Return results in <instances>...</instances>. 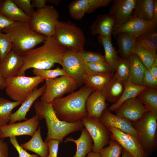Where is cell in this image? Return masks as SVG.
<instances>
[{
    "label": "cell",
    "mask_w": 157,
    "mask_h": 157,
    "mask_svg": "<svg viewBox=\"0 0 157 157\" xmlns=\"http://www.w3.org/2000/svg\"><path fill=\"white\" fill-rule=\"evenodd\" d=\"M33 72L35 76H39L45 81L54 79L59 76L67 75L64 70L59 67L54 69H33Z\"/></svg>",
    "instance_id": "cell-38"
},
{
    "label": "cell",
    "mask_w": 157,
    "mask_h": 157,
    "mask_svg": "<svg viewBox=\"0 0 157 157\" xmlns=\"http://www.w3.org/2000/svg\"><path fill=\"white\" fill-rule=\"evenodd\" d=\"M124 89L121 96L115 103L108 109L111 112L114 111L125 101L137 97L140 92L147 87L134 85L127 81H124Z\"/></svg>",
    "instance_id": "cell-30"
},
{
    "label": "cell",
    "mask_w": 157,
    "mask_h": 157,
    "mask_svg": "<svg viewBox=\"0 0 157 157\" xmlns=\"http://www.w3.org/2000/svg\"><path fill=\"white\" fill-rule=\"evenodd\" d=\"M124 89V82L117 79L113 75L101 90V92L106 101L114 104L119 99Z\"/></svg>",
    "instance_id": "cell-24"
},
{
    "label": "cell",
    "mask_w": 157,
    "mask_h": 157,
    "mask_svg": "<svg viewBox=\"0 0 157 157\" xmlns=\"http://www.w3.org/2000/svg\"><path fill=\"white\" fill-rule=\"evenodd\" d=\"M109 145L99 152L101 157H121L123 148L117 141L111 140Z\"/></svg>",
    "instance_id": "cell-39"
},
{
    "label": "cell",
    "mask_w": 157,
    "mask_h": 157,
    "mask_svg": "<svg viewBox=\"0 0 157 157\" xmlns=\"http://www.w3.org/2000/svg\"><path fill=\"white\" fill-rule=\"evenodd\" d=\"M15 22L8 18L4 15L0 13V32L9 27Z\"/></svg>",
    "instance_id": "cell-48"
},
{
    "label": "cell",
    "mask_w": 157,
    "mask_h": 157,
    "mask_svg": "<svg viewBox=\"0 0 157 157\" xmlns=\"http://www.w3.org/2000/svg\"><path fill=\"white\" fill-rule=\"evenodd\" d=\"M41 127L39 126L31 138L28 142L21 144L22 148L33 152L40 157H47L49 154L47 143L44 142L41 135Z\"/></svg>",
    "instance_id": "cell-25"
},
{
    "label": "cell",
    "mask_w": 157,
    "mask_h": 157,
    "mask_svg": "<svg viewBox=\"0 0 157 157\" xmlns=\"http://www.w3.org/2000/svg\"><path fill=\"white\" fill-rule=\"evenodd\" d=\"M142 85L151 88H157V79L154 78L149 71L146 68Z\"/></svg>",
    "instance_id": "cell-45"
},
{
    "label": "cell",
    "mask_w": 157,
    "mask_h": 157,
    "mask_svg": "<svg viewBox=\"0 0 157 157\" xmlns=\"http://www.w3.org/2000/svg\"><path fill=\"white\" fill-rule=\"evenodd\" d=\"M45 84L39 88H35L31 95L22 104L19 108L15 112L12 113L10 116L8 124L15 123L22 120H27L26 115L31 107L36 100L44 93L46 88Z\"/></svg>",
    "instance_id": "cell-22"
},
{
    "label": "cell",
    "mask_w": 157,
    "mask_h": 157,
    "mask_svg": "<svg viewBox=\"0 0 157 157\" xmlns=\"http://www.w3.org/2000/svg\"><path fill=\"white\" fill-rule=\"evenodd\" d=\"M10 142L18 152L19 157H39L36 154H31L21 147L18 143L16 137L10 138Z\"/></svg>",
    "instance_id": "cell-44"
},
{
    "label": "cell",
    "mask_w": 157,
    "mask_h": 157,
    "mask_svg": "<svg viewBox=\"0 0 157 157\" xmlns=\"http://www.w3.org/2000/svg\"><path fill=\"white\" fill-rule=\"evenodd\" d=\"M114 23L112 18L106 14L98 15L90 27V32L93 35L107 38L111 40Z\"/></svg>",
    "instance_id": "cell-21"
},
{
    "label": "cell",
    "mask_w": 157,
    "mask_h": 157,
    "mask_svg": "<svg viewBox=\"0 0 157 157\" xmlns=\"http://www.w3.org/2000/svg\"><path fill=\"white\" fill-rule=\"evenodd\" d=\"M60 0H47V2L56 6L58 5L61 2Z\"/></svg>",
    "instance_id": "cell-56"
},
{
    "label": "cell",
    "mask_w": 157,
    "mask_h": 157,
    "mask_svg": "<svg viewBox=\"0 0 157 157\" xmlns=\"http://www.w3.org/2000/svg\"><path fill=\"white\" fill-rule=\"evenodd\" d=\"M81 133L79 138L74 140L72 137L67 138L65 142H73L76 145V153L73 157H85L86 155L92 151L93 144V140L87 130L83 128L81 130Z\"/></svg>",
    "instance_id": "cell-26"
},
{
    "label": "cell",
    "mask_w": 157,
    "mask_h": 157,
    "mask_svg": "<svg viewBox=\"0 0 157 157\" xmlns=\"http://www.w3.org/2000/svg\"><path fill=\"white\" fill-rule=\"evenodd\" d=\"M121 157H132L131 155L128 151L123 149Z\"/></svg>",
    "instance_id": "cell-55"
},
{
    "label": "cell",
    "mask_w": 157,
    "mask_h": 157,
    "mask_svg": "<svg viewBox=\"0 0 157 157\" xmlns=\"http://www.w3.org/2000/svg\"><path fill=\"white\" fill-rule=\"evenodd\" d=\"M151 22V24L150 26L142 36L157 43V24Z\"/></svg>",
    "instance_id": "cell-47"
},
{
    "label": "cell",
    "mask_w": 157,
    "mask_h": 157,
    "mask_svg": "<svg viewBox=\"0 0 157 157\" xmlns=\"http://www.w3.org/2000/svg\"><path fill=\"white\" fill-rule=\"evenodd\" d=\"M58 11L52 6L37 9L30 17L29 22L36 32L48 38L53 37L59 17Z\"/></svg>",
    "instance_id": "cell-8"
},
{
    "label": "cell",
    "mask_w": 157,
    "mask_h": 157,
    "mask_svg": "<svg viewBox=\"0 0 157 157\" xmlns=\"http://www.w3.org/2000/svg\"><path fill=\"white\" fill-rule=\"evenodd\" d=\"M133 53L138 56L144 67L148 70L153 65L157 55L156 52L143 49L136 44L133 51Z\"/></svg>",
    "instance_id": "cell-36"
},
{
    "label": "cell",
    "mask_w": 157,
    "mask_h": 157,
    "mask_svg": "<svg viewBox=\"0 0 157 157\" xmlns=\"http://www.w3.org/2000/svg\"><path fill=\"white\" fill-rule=\"evenodd\" d=\"M7 95L15 101L24 102L44 80L38 76H16L6 79Z\"/></svg>",
    "instance_id": "cell-7"
},
{
    "label": "cell",
    "mask_w": 157,
    "mask_h": 157,
    "mask_svg": "<svg viewBox=\"0 0 157 157\" xmlns=\"http://www.w3.org/2000/svg\"><path fill=\"white\" fill-rule=\"evenodd\" d=\"M1 127H0V136H1Z\"/></svg>",
    "instance_id": "cell-58"
},
{
    "label": "cell",
    "mask_w": 157,
    "mask_h": 157,
    "mask_svg": "<svg viewBox=\"0 0 157 157\" xmlns=\"http://www.w3.org/2000/svg\"><path fill=\"white\" fill-rule=\"evenodd\" d=\"M3 0H0V5L1 4V3L2 2V1H3Z\"/></svg>",
    "instance_id": "cell-59"
},
{
    "label": "cell",
    "mask_w": 157,
    "mask_h": 157,
    "mask_svg": "<svg viewBox=\"0 0 157 157\" xmlns=\"http://www.w3.org/2000/svg\"><path fill=\"white\" fill-rule=\"evenodd\" d=\"M132 123L138 132V139L144 152L151 156L157 149V116L147 111L140 119Z\"/></svg>",
    "instance_id": "cell-5"
},
{
    "label": "cell",
    "mask_w": 157,
    "mask_h": 157,
    "mask_svg": "<svg viewBox=\"0 0 157 157\" xmlns=\"http://www.w3.org/2000/svg\"><path fill=\"white\" fill-rule=\"evenodd\" d=\"M101 91L94 90L88 96L85 102L87 116L99 119L108 106Z\"/></svg>",
    "instance_id": "cell-20"
},
{
    "label": "cell",
    "mask_w": 157,
    "mask_h": 157,
    "mask_svg": "<svg viewBox=\"0 0 157 157\" xmlns=\"http://www.w3.org/2000/svg\"><path fill=\"white\" fill-rule=\"evenodd\" d=\"M41 46L26 52L22 57L24 64L17 76H25L27 69H51L56 63L61 65L67 49L58 44L53 37L48 38Z\"/></svg>",
    "instance_id": "cell-1"
},
{
    "label": "cell",
    "mask_w": 157,
    "mask_h": 157,
    "mask_svg": "<svg viewBox=\"0 0 157 157\" xmlns=\"http://www.w3.org/2000/svg\"><path fill=\"white\" fill-rule=\"evenodd\" d=\"M31 3L34 8L39 9L43 8L47 6V0H32Z\"/></svg>",
    "instance_id": "cell-50"
},
{
    "label": "cell",
    "mask_w": 157,
    "mask_h": 157,
    "mask_svg": "<svg viewBox=\"0 0 157 157\" xmlns=\"http://www.w3.org/2000/svg\"><path fill=\"white\" fill-rule=\"evenodd\" d=\"M148 70L154 77L157 79V66L153 64Z\"/></svg>",
    "instance_id": "cell-52"
},
{
    "label": "cell",
    "mask_w": 157,
    "mask_h": 157,
    "mask_svg": "<svg viewBox=\"0 0 157 157\" xmlns=\"http://www.w3.org/2000/svg\"><path fill=\"white\" fill-rule=\"evenodd\" d=\"M87 157H101L99 153L91 151L88 153Z\"/></svg>",
    "instance_id": "cell-54"
},
{
    "label": "cell",
    "mask_w": 157,
    "mask_h": 157,
    "mask_svg": "<svg viewBox=\"0 0 157 157\" xmlns=\"http://www.w3.org/2000/svg\"><path fill=\"white\" fill-rule=\"evenodd\" d=\"M46 88L40 101L51 103L54 99L74 92L80 86L74 80L67 75L45 81Z\"/></svg>",
    "instance_id": "cell-9"
},
{
    "label": "cell",
    "mask_w": 157,
    "mask_h": 157,
    "mask_svg": "<svg viewBox=\"0 0 157 157\" xmlns=\"http://www.w3.org/2000/svg\"><path fill=\"white\" fill-rule=\"evenodd\" d=\"M13 0L20 9L30 17L35 11L31 4V0Z\"/></svg>",
    "instance_id": "cell-43"
},
{
    "label": "cell",
    "mask_w": 157,
    "mask_h": 157,
    "mask_svg": "<svg viewBox=\"0 0 157 157\" xmlns=\"http://www.w3.org/2000/svg\"><path fill=\"white\" fill-rule=\"evenodd\" d=\"M112 2L108 14L114 21L113 29L119 27L133 16L136 0H113Z\"/></svg>",
    "instance_id": "cell-12"
},
{
    "label": "cell",
    "mask_w": 157,
    "mask_h": 157,
    "mask_svg": "<svg viewBox=\"0 0 157 157\" xmlns=\"http://www.w3.org/2000/svg\"><path fill=\"white\" fill-rule=\"evenodd\" d=\"M8 151L7 143L0 138V157H8Z\"/></svg>",
    "instance_id": "cell-49"
},
{
    "label": "cell",
    "mask_w": 157,
    "mask_h": 157,
    "mask_svg": "<svg viewBox=\"0 0 157 157\" xmlns=\"http://www.w3.org/2000/svg\"><path fill=\"white\" fill-rule=\"evenodd\" d=\"M39 123L37 117L35 115L24 122L7 124L1 127L0 138L3 139L25 135L32 137Z\"/></svg>",
    "instance_id": "cell-14"
},
{
    "label": "cell",
    "mask_w": 157,
    "mask_h": 157,
    "mask_svg": "<svg viewBox=\"0 0 157 157\" xmlns=\"http://www.w3.org/2000/svg\"><path fill=\"white\" fill-rule=\"evenodd\" d=\"M84 64L78 52L67 49L63 56L61 65L67 75L81 86L84 84Z\"/></svg>",
    "instance_id": "cell-11"
},
{
    "label": "cell",
    "mask_w": 157,
    "mask_h": 157,
    "mask_svg": "<svg viewBox=\"0 0 157 157\" xmlns=\"http://www.w3.org/2000/svg\"><path fill=\"white\" fill-rule=\"evenodd\" d=\"M130 71L129 59H124L119 57L115 67V72L113 75L117 79L124 82L128 80Z\"/></svg>",
    "instance_id": "cell-37"
},
{
    "label": "cell",
    "mask_w": 157,
    "mask_h": 157,
    "mask_svg": "<svg viewBox=\"0 0 157 157\" xmlns=\"http://www.w3.org/2000/svg\"><path fill=\"white\" fill-rule=\"evenodd\" d=\"M93 88L84 85L67 96L54 99L51 102L57 117L60 120L75 123L87 116L85 102Z\"/></svg>",
    "instance_id": "cell-2"
},
{
    "label": "cell",
    "mask_w": 157,
    "mask_h": 157,
    "mask_svg": "<svg viewBox=\"0 0 157 157\" xmlns=\"http://www.w3.org/2000/svg\"><path fill=\"white\" fill-rule=\"evenodd\" d=\"M1 60H0V64H1Z\"/></svg>",
    "instance_id": "cell-60"
},
{
    "label": "cell",
    "mask_w": 157,
    "mask_h": 157,
    "mask_svg": "<svg viewBox=\"0 0 157 157\" xmlns=\"http://www.w3.org/2000/svg\"><path fill=\"white\" fill-rule=\"evenodd\" d=\"M136 44L142 49L150 51L156 52L157 43L143 36L136 39Z\"/></svg>",
    "instance_id": "cell-42"
},
{
    "label": "cell",
    "mask_w": 157,
    "mask_h": 157,
    "mask_svg": "<svg viewBox=\"0 0 157 157\" xmlns=\"http://www.w3.org/2000/svg\"><path fill=\"white\" fill-rule=\"evenodd\" d=\"M147 111L137 97L124 102L115 111L116 115L131 122L140 119Z\"/></svg>",
    "instance_id": "cell-16"
},
{
    "label": "cell",
    "mask_w": 157,
    "mask_h": 157,
    "mask_svg": "<svg viewBox=\"0 0 157 157\" xmlns=\"http://www.w3.org/2000/svg\"><path fill=\"white\" fill-rule=\"evenodd\" d=\"M153 64L157 66V55L156 56Z\"/></svg>",
    "instance_id": "cell-57"
},
{
    "label": "cell",
    "mask_w": 157,
    "mask_h": 157,
    "mask_svg": "<svg viewBox=\"0 0 157 157\" xmlns=\"http://www.w3.org/2000/svg\"><path fill=\"white\" fill-rule=\"evenodd\" d=\"M117 36V41L119 46L117 53H119L122 58L129 59L133 54L136 38L126 33H122Z\"/></svg>",
    "instance_id": "cell-28"
},
{
    "label": "cell",
    "mask_w": 157,
    "mask_h": 157,
    "mask_svg": "<svg viewBox=\"0 0 157 157\" xmlns=\"http://www.w3.org/2000/svg\"><path fill=\"white\" fill-rule=\"evenodd\" d=\"M23 64L22 57L12 50L1 62L0 74L6 79L16 76Z\"/></svg>",
    "instance_id": "cell-19"
},
{
    "label": "cell",
    "mask_w": 157,
    "mask_h": 157,
    "mask_svg": "<svg viewBox=\"0 0 157 157\" xmlns=\"http://www.w3.org/2000/svg\"><path fill=\"white\" fill-rule=\"evenodd\" d=\"M112 0H75L68 6L69 13L73 19L81 20L86 13H92L97 8L109 6Z\"/></svg>",
    "instance_id": "cell-15"
},
{
    "label": "cell",
    "mask_w": 157,
    "mask_h": 157,
    "mask_svg": "<svg viewBox=\"0 0 157 157\" xmlns=\"http://www.w3.org/2000/svg\"><path fill=\"white\" fill-rule=\"evenodd\" d=\"M112 74H98L85 75L84 84L94 90L101 91L111 78Z\"/></svg>",
    "instance_id": "cell-33"
},
{
    "label": "cell",
    "mask_w": 157,
    "mask_h": 157,
    "mask_svg": "<svg viewBox=\"0 0 157 157\" xmlns=\"http://www.w3.org/2000/svg\"><path fill=\"white\" fill-rule=\"evenodd\" d=\"M34 107L38 121L44 119L45 120L48 130L47 136L44 141L45 143L56 139L61 143L67 135L83 128L81 120L69 123L60 120L57 117L51 103L38 101L34 102Z\"/></svg>",
    "instance_id": "cell-3"
},
{
    "label": "cell",
    "mask_w": 157,
    "mask_h": 157,
    "mask_svg": "<svg viewBox=\"0 0 157 157\" xmlns=\"http://www.w3.org/2000/svg\"><path fill=\"white\" fill-rule=\"evenodd\" d=\"M12 46L9 36L0 32V60L3 61L11 51Z\"/></svg>",
    "instance_id": "cell-40"
},
{
    "label": "cell",
    "mask_w": 157,
    "mask_h": 157,
    "mask_svg": "<svg viewBox=\"0 0 157 157\" xmlns=\"http://www.w3.org/2000/svg\"><path fill=\"white\" fill-rule=\"evenodd\" d=\"M84 69L85 74L87 75L112 74L109 66L105 61L85 63Z\"/></svg>",
    "instance_id": "cell-35"
},
{
    "label": "cell",
    "mask_w": 157,
    "mask_h": 157,
    "mask_svg": "<svg viewBox=\"0 0 157 157\" xmlns=\"http://www.w3.org/2000/svg\"><path fill=\"white\" fill-rule=\"evenodd\" d=\"M81 121L93 140L92 151L99 153L109 144L111 140V133L98 118L86 116Z\"/></svg>",
    "instance_id": "cell-10"
},
{
    "label": "cell",
    "mask_w": 157,
    "mask_h": 157,
    "mask_svg": "<svg viewBox=\"0 0 157 157\" xmlns=\"http://www.w3.org/2000/svg\"><path fill=\"white\" fill-rule=\"evenodd\" d=\"M107 128L111 133V140L117 141L132 157L147 156L144 152L137 138L113 126Z\"/></svg>",
    "instance_id": "cell-13"
},
{
    "label": "cell",
    "mask_w": 157,
    "mask_h": 157,
    "mask_svg": "<svg viewBox=\"0 0 157 157\" xmlns=\"http://www.w3.org/2000/svg\"><path fill=\"white\" fill-rule=\"evenodd\" d=\"M148 157V156H145V157Z\"/></svg>",
    "instance_id": "cell-61"
},
{
    "label": "cell",
    "mask_w": 157,
    "mask_h": 157,
    "mask_svg": "<svg viewBox=\"0 0 157 157\" xmlns=\"http://www.w3.org/2000/svg\"><path fill=\"white\" fill-rule=\"evenodd\" d=\"M53 37L58 44L67 49L77 52L84 50L86 39L83 32L70 21H58Z\"/></svg>",
    "instance_id": "cell-6"
},
{
    "label": "cell",
    "mask_w": 157,
    "mask_h": 157,
    "mask_svg": "<svg viewBox=\"0 0 157 157\" xmlns=\"http://www.w3.org/2000/svg\"><path fill=\"white\" fill-rule=\"evenodd\" d=\"M6 85V79L0 74V89L2 90L5 88Z\"/></svg>",
    "instance_id": "cell-53"
},
{
    "label": "cell",
    "mask_w": 157,
    "mask_h": 157,
    "mask_svg": "<svg viewBox=\"0 0 157 157\" xmlns=\"http://www.w3.org/2000/svg\"><path fill=\"white\" fill-rule=\"evenodd\" d=\"M0 13L15 22H29L30 17L25 13L13 0H3L0 5Z\"/></svg>",
    "instance_id": "cell-23"
},
{
    "label": "cell",
    "mask_w": 157,
    "mask_h": 157,
    "mask_svg": "<svg viewBox=\"0 0 157 157\" xmlns=\"http://www.w3.org/2000/svg\"><path fill=\"white\" fill-rule=\"evenodd\" d=\"M151 24V22L133 16L119 27L113 29L112 35L117 36L122 33H126L137 38L146 32Z\"/></svg>",
    "instance_id": "cell-18"
},
{
    "label": "cell",
    "mask_w": 157,
    "mask_h": 157,
    "mask_svg": "<svg viewBox=\"0 0 157 157\" xmlns=\"http://www.w3.org/2000/svg\"><path fill=\"white\" fill-rule=\"evenodd\" d=\"M2 32L9 37L12 50L21 56L38 44L44 43L47 38L35 31L29 22H15Z\"/></svg>",
    "instance_id": "cell-4"
},
{
    "label": "cell",
    "mask_w": 157,
    "mask_h": 157,
    "mask_svg": "<svg viewBox=\"0 0 157 157\" xmlns=\"http://www.w3.org/2000/svg\"><path fill=\"white\" fill-rule=\"evenodd\" d=\"M154 0H136L133 16L151 22L153 18Z\"/></svg>",
    "instance_id": "cell-31"
},
{
    "label": "cell",
    "mask_w": 157,
    "mask_h": 157,
    "mask_svg": "<svg viewBox=\"0 0 157 157\" xmlns=\"http://www.w3.org/2000/svg\"><path fill=\"white\" fill-rule=\"evenodd\" d=\"M22 103L12 101L3 97H0V127L8 124L10 121V116L12 110Z\"/></svg>",
    "instance_id": "cell-34"
},
{
    "label": "cell",
    "mask_w": 157,
    "mask_h": 157,
    "mask_svg": "<svg viewBox=\"0 0 157 157\" xmlns=\"http://www.w3.org/2000/svg\"><path fill=\"white\" fill-rule=\"evenodd\" d=\"M129 59L130 71L127 81L134 85H142V81L146 68L135 54H133Z\"/></svg>",
    "instance_id": "cell-27"
},
{
    "label": "cell",
    "mask_w": 157,
    "mask_h": 157,
    "mask_svg": "<svg viewBox=\"0 0 157 157\" xmlns=\"http://www.w3.org/2000/svg\"><path fill=\"white\" fill-rule=\"evenodd\" d=\"M99 119L107 128L109 126L114 127L138 138V132L133 126L132 122L113 114L108 108L104 111Z\"/></svg>",
    "instance_id": "cell-17"
},
{
    "label": "cell",
    "mask_w": 157,
    "mask_h": 157,
    "mask_svg": "<svg viewBox=\"0 0 157 157\" xmlns=\"http://www.w3.org/2000/svg\"><path fill=\"white\" fill-rule=\"evenodd\" d=\"M59 143V141L56 139L50 140L47 143L49 151L47 157H57Z\"/></svg>",
    "instance_id": "cell-46"
},
{
    "label": "cell",
    "mask_w": 157,
    "mask_h": 157,
    "mask_svg": "<svg viewBox=\"0 0 157 157\" xmlns=\"http://www.w3.org/2000/svg\"><path fill=\"white\" fill-rule=\"evenodd\" d=\"M154 2L153 18L151 22L153 23L157 24V0H154Z\"/></svg>",
    "instance_id": "cell-51"
},
{
    "label": "cell",
    "mask_w": 157,
    "mask_h": 157,
    "mask_svg": "<svg viewBox=\"0 0 157 157\" xmlns=\"http://www.w3.org/2000/svg\"><path fill=\"white\" fill-rule=\"evenodd\" d=\"M147 111L157 116V88L147 87L137 97Z\"/></svg>",
    "instance_id": "cell-29"
},
{
    "label": "cell",
    "mask_w": 157,
    "mask_h": 157,
    "mask_svg": "<svg viewBox=\"0 0 157 157\" xmlns=\"http://www.w3.org/2000/svg\"><path fill=\"white\" fill-rule=\"evenodd\" d=\"M78 53L85 63L105 61L104 56L99 53L88 51L84 50Z\"/></svg>",
    "instance_id": "cell-41"
},
{
    "label": "cell",
    "mask_w": 157,
    "mask_h": 157,
    "mask_svg": "<svg viewBox=\"0 0 157 157\" xmlns=\"http://www.w3.org/2000/svg\"><path fill=\"white\" fill-rule=\"evenodd\" d=\"M98 40L102 45L105 52V61L109 66L112 74L115 71V66L119 57L117 51L113 46L111 40L106 37L99 36Z\"/></svg>",
    "instance_id": "cell-32"
}]
</instances>
